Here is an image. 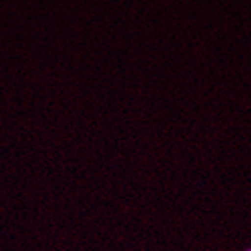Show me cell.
<instances>
[{"label": "cell", "mask_w": 251, "mask_h": 251, "mask_svg": "<svg viewBox=\"0 0 251 251\" xmlns=\"http://www.w3.org/2000/svg\"><path fill=\"white\" fill-rule=\"evenodd\" d=\"M245 251H251V247H250V248H247V250H245Z\"/></svg>", "instance_id": "1"}]
</instances>
